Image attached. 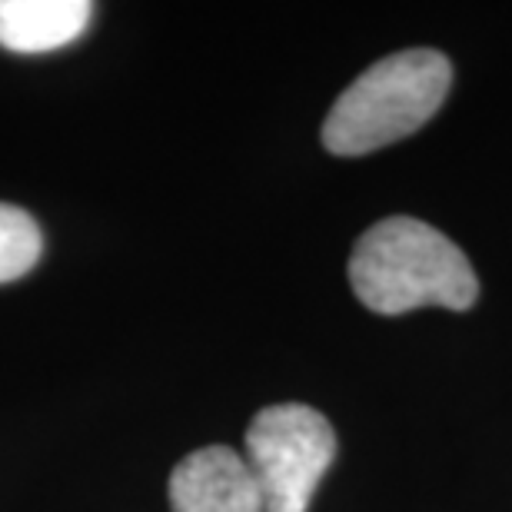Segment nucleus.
Segmentation results:
<instances>
[{
  "label": "nucleus",
  "mask_w": 512,
  "mask_h": 512,
  "mask_svg": "<svg viewBox=\"0 0 512 512\" xmlns=\"http://www.w3.org/2000/svg\"><path fill=\"white\" fill-rule=\"evenodd\" d=\"M40 253H44V237L37 220L27 210L0 203V283L27 276Z\"/></svg>",
  "instance_id": "6"
},
{
  "label": "nucleus",
  "mask_w": 512,
  "mask_h": 512,
  "mask_svg": "<svg viewBox=\"0 0 512 512\" xmlns=\"http://www.w3.org/2000/svg\"><path fill=\"white\" fill-rule=\"evenodd\" d=\"M350 283L366 310L399 316L419 306L469 310L479 296L473 263L446 233L413 217L380 220L356 240Z\"/></svg>",
  "instance_id": "1"
},
{
  "label": "nucleus",
  "mask_w": 512,
  "mask_h": 512,
  "mask_svg": "<svg viewBox=\"0 0 512 512\" xmlns=\"http://www.w3.org/2000/svg\"><path fill=\"white\" fill-rule=\"evenodd\" d=\"M453 64L439 50H399L376 60L336 97L323 124V147L336 157H363L416 133L443 107Z\"/></svg>",
  "instance_id": "2"
},
{
  "label": "nucleus",
  "mask_w": 512,
  "mask_h": 512,
  "mask_svg": "<svg viewBox=\"0 0 512 512\" xmlns=\"http://www.w3.org/2000/svg\"><path fill=\"white\" fill-rule=\"evenodd\" d=\"M94 4L87 0H0V47L14 54H50L84 34Z\"/></svg>",
  "instance_id": "5"
},
{
  "label": "nucleus",
  "mask_w": 512,
  "mask_h": 512,
  "mask_svg": "<svg viewBox=\"0 0 512 512\" xmlns=\"http://www.w3.org/2000/svg\"><path fill=\"white\" fill-rule=\"evenodd\" d=\"M336 456L330 419L303 403H280L256 413L247 429V466L266 512H306Z\"/></svg>",
  "instance_id": "3"
},
{
  "label": "nucleus",
  "mask_w": 512,
  "mask_h": 512,
  "mask_svg": "<svg viewBox=\"0 0 512 512\" xmlns=\"http://www.w3.org/2000/svg\"><path fill=\"white\" fill-rule=\"evenodd\" d=\"M173 512H266L247 459L230 446H207L170 473Z\"/></svg>",
  "instance_id": "4"
}]
</instances>
